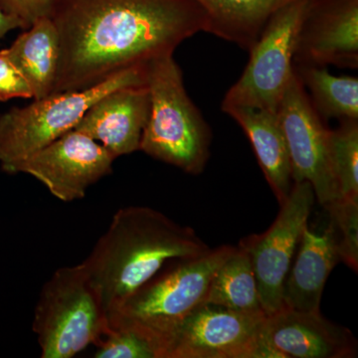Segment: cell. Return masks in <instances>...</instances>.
I'll use <instances>...</instances> for the list:
<instances>
[{"label":"cell","mask_w":358,"mask_h":358,"mask_svg":"<svg viewBox=\"0 0 358 358\" xmlns=\"http://www.w3.org/2000/svg\"><path fill=\"white\" fill-rule=\"evenodd\" d=\"M52 20L60 41L52 94L87 89L173 54L207 29L194 0H60Z\"/></svg>","instance_id":"1"},{"label":"cell","mask_w":358,"mask_h":358,"mask_svg":"<svg viewBox=\"0 0 358 358\" xmlns=\"http://www.w3.org/2000/svg\"><path fill=\"white\" fill-rule=\"evenodd\" d=\"M208 249L192 228L150 207L129 206L115 212L82 263L109 313L166 264L201 255Z\"/></svg>","instance_id":"2"},{"label":"cell","mask_w":358,"mask_h":358,"mask_svg":"<svg viewBox=\"0 0 358 358\" xmlns=\"http://www.w3.org/2000/svg\"><path fill=\"white\" fill-rule=\"evenodd\" d=\"M235 249L222 245L160 271L108 313L110 329L140 331L157 343L164 358L166 339L186 315L204 303L214 273Z\"/></svg>","instance_id":"3"},{"label":"cell","mask_w":358,"mask_h":358,"mask_svg":"<svg viewBox=\"0 0 358 358\" xmlns=\"http://www.w3.org/2000/svg\"><path fill=\"white\" fill-rule=\"evenodd\" d=\"M145 71L150 112L140 150L185 173H201L209 157L210 129L186 93L173 54L150 61Z\"/></svg>","instance_id":"4"},{"label":"cell","mask_w":358,"mask_h":358,"mask_svg":"<svg viewBox=\"0 0 358 358\" xmlns=\"http://www.w3.org/2000/svg\"><path fill=\"white\" fill-rule=\"evenodd\" d=\"M42 358H71L109 333L108 313L81 263L59 268L45 282L33 317Z\"/></svg>","instance_id":"5"},{"label":"cell","mask_w":358,"mask_h":358,"mask_svg":"<svg viewBox=\"0 0 358 358\" xmlns=\"http://www.w3.org/2000/svg\"><path fill=\"white\" fill-rule=\"evenodd\" d=\"M145 65L122 70L79 91L60 92L0 115V166L8 173L63 134L72 131L102 96L115 90L147 84Z\"/></svg>","instance_id":"6"},{"label":"cell","mask_w":358,"mask_h":358,"mask_svg":"<svg viewBox=\"0 0 358 358\" xmlns=\"http://www.w3.org/2000/svg\"><path fill=\"white\" fill-rule=\"evenodd\" d=\"M310 2L293 0L270 18L250 49L243 74L224 96V113L235 108L277 113L294 75V53Z\"/></svg>","instance_id":"7"},{"label":"cell","mask_w":358,"mask_h":358,"mask_svg":"<svg viewBox=\"0 0 358 358\" xmlns=\"http://www.w3.org/2000/svg\"><path fill=\"white\" fill-rule=\"evenodd\" d=\"M315 201L310 182H294L271 227L240 242L239 247L251 259L261 306L267 317L285 308L282 288Z\"/></svg>","instance_id":"8"},{"label":"cell","mask_w":358,"mask_h":358,"mask_svg":"<svg viewBox=\"0 0 358 358\" xmlns=\"http://www.w3.org/2000/svg\"><path fill=\"white\" fill-rule=\"evenodd\" d=\"M266 317L201 303L166 339L164 358H265Z\"/></svg>","instance_id":"9"},{"label":"cell","mask_w":358,"mask_h":358,"mask_svg":"<svg viewBox=\"0 0 358 358\" xmlns=\"http://www.w3.org/2000/svg\"><path fill=\"white\" fill-rule=\"evenodd\" d=\"M277 115L288 148L294 183L310 182L315 199L324 208L341 199L329 160V129L324 128L296 71Z\"/></svg>","instance_id":"10"},{"label":"cell","mask_w":358,"mask_h":358,"mask_svg":"<svg viewBox=\"0 0 358 358\" xmlns=\"http://www.w3.org/2000/svg\"><path fill=\"white\" fill-rule=\"evenodd\" d=\"M115 157L98 141L76 129L14 166L8 173H26L63 202L82 199L90 186L113 171Z\"/></svg>","instance_id":"11"},{"label":"cell","mask_w":358,"mask_h":358,"mask_svg":"<svg viewBox=\"0 0 358 358\" xmlns=\"http://www.w3.org/2000/svg\"><path fill=\"white\" fill-rule=\"evenodd\" d=\"M265 358H352L357 341L350 329L322 313L282 308L266 317L262 331Z\"/></svg>","instance_id":"12"},{"label":"cell","mask_w":358,"mask_h":358,"mask_svg":"<svg viewBox=\"0 0 358 358\" xmlns=\"http://www.w3.org/2000/svg\"><path fill=\"white\" fill-rule=\"evenodd\" d=\"M294 60L300 65L357 68L358 0H312Z\"/></svg>","instance_id":"13"},{"label":"cell","mask_w":358,"mask_h":358,"mask_svg":"<svg viewBox=\"0 0 358 358\" xmlns=\"http://www.w3.org/2000/svg\"><path fill=\"white\" fill-rule=\"evenodd\" d=\"M150 112L147 84L124 87L96 101L74 129L98 141L117 159L141 150Z\"/></svg>","instance_id":"14"},{"label":"cell","mask_w":358,"mask_h":358,"mask_svg":"<svg viewBox=\"0 0 358 358\" xmlns=\"http://www.w3.org/2000/svg\"><path fill=\"white\" fill-rule=\"evenodd\" d=\"M296 260L282 288L284 307L301 312L320 313L327 278L341 262L338 239L334 223L322 231L303 230Z\"/></svg>","instance_id":"15"},{"label":"cell","mask_w":358,"mask_h":358,"mask_svg":"<svg viewBox=\"0 0 358 358\" xmlns=\"http://www.w3.org/2000/svg\"><path fill=\"white\" fill-rule=\"evenodd\" d=\"M240 124L252 143L257 159L280 205L294 185L288 148L277 113L252 108L226 112Z\"/></svg>","instance_id":"16"},{"label":"cell","mask_w":358,"mask_h":358,"mask_svg":"<svg viewBox=\"0 0 358 358\" xmlns=\"http://www.w3.org/2000/svg\"><path fill=\"white\" fill-rule=\"evenodd\" d=\"M6 52L29 84L34 100L51 95L60 54L57 28L52 18L33 23Z\"/></svg>","instance_id":"17"},{"label":"cell","mask_w":358,"mask_h":358,"mask_svg":"<svg viewBox=\"0 0 358 358\" xmlns=\"http://www.w3.org/2000/svg\"><path fill=\"white\" fill-rule=\"evenodd\" d=\"M207 17L206 32L250 50L275 11L293 0H194Z\"/></svg>","instance_id":"18"},{"label":"cell","mask_w":358,"mask_h":358,"mask_svg":"<svg viewBox=\"0 0 358 358\" xmlns=\"http://www.w3.org/2000/svg\"><path fill=\"white\" fill-rule=\"evenodd\" d=\"M204 303L237 312L266 315L251 259L243 248L236 247L214 273Z\"/></svg>","instance_id":"19"},{"label":"cell","mask_w":358,"mask_h":358,"mask_svg":"<svg viewBox=\"0 0 358 358\" xmlns=\"http://www.w3.org/2000/svg\"><path fill=\"white\" fill-rule=\"evenodd\" d=\"M319 114L341 121L358 119V79L334 76L322 66H294Z\"/></svg>","instance_id":"20"},{"label":"cell","mask_w":358,"mask_h":358,"mask_svg":"<svg viewBox=\"0 0 358 358\" xmlns=\"http://www.w3.org/2000/svg\"><path fill=\"white\" fill-rule=\"evenodd\" d=\"M329 155L341 199L358 200L357 120L341 121L338 129H329Z\"/></svg>","instance_id":"21"},{"label":"cell","mask_w":358,"mask_h":358,"mask_svg":"<svg viewBox=\"0 0 358 358\" xmlns=\"http://www.w3.org/2000/svg\"><path fill=\"white\" fill-rule=\"evenodd\" d=\"M96 348V358H162L155 341L129 327L110 329Z\"/></svg>","instance_id":"22"},{"label":"cell","mask_w":358,"mask_h":358,"mask_svg":"<svg viewBox=\"0 0 358 358\" xmlns=\"http://www.w3.org/2000/svg\"><path fill=\"white\" fill-rule=\"evenodd\" d=\"M336 227L341 261L358 268V200L338 199L326 207Z\"/></svg>","instance_id":"23"},{"label":"cell","mask_w":358,"mask_h":358,"mask_svg":"<svg viewBox=\"0 0 358 358\" xmlns=\"http://www.w3.org/2000/svg\"><path fill=\"white\" fill-rule=\"evenodd\" d=\"M60 0H0V10L28 29L41 18H52Z\"/></svg>","instance_id":"24"},{"label":"cell","mask_w":358,"mask_h":358,"mask_svg":"<svg viewBox=\"0 0 358 358\" xmlns=\"http://www.w3.org/2000/svg\"><path fill=\"white\" fill-rule=\"evenodd\" d=\"M15 98L30 99L33 94L29 84L3 49L0 50V102Z\"/></svg>","instance_id":"25"},{"label":"cell","mask_w":358,"mask_h":358,"mask_svg":"<svg viewBox=\"0 0 358 358\" xmlns=\"http://www.w3.org/2000/svg\"><path fill=\"white\" fill-rule=\"evenodd\" d=\"M17 28L22 29V25H21L20 21L0 10V40L6 36V33L11 31V30L17 29Z\"/></svg>","instance_id":"26"}]
</instances>
